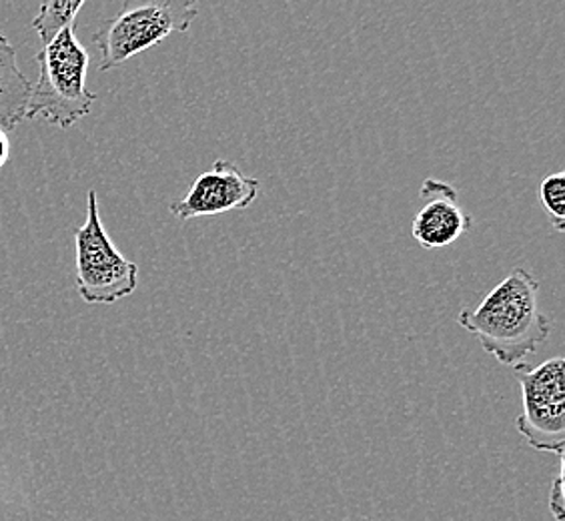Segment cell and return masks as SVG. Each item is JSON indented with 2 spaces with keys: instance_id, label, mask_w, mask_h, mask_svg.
<instances>
[{
  "instance_id": "obj_1",
  "label": "cell",
  "mask_w": 565,
  "mask_h": 521,
  "mask_svg": "<svg viewBox=\"0 0 565 521\" xmlns=\"http://www.w3.org/2000/svg\"><path fill=\"white\" fill-rule=\"evenodd\" d=\"M537 295L540 281L523 267H515L476 309H461L457 323L501 365L518 368L552 333V323L542 313Z\"/></svg>"
},
{
  "instance_id": "obj_2",
  "label": "cell",
  "mask_w": 565,
  "mask_h": 521,
  "mask_svg": "<svg viewBox=\"0 0 565 521\" xmlns=\"http://www.w3.org/2000/svg\"><path fill=\"white\" fill-rule=\"evenodd\" d=\"M39 78L31 87L24 119H43L61 129H71L85 119L97 95L87 88L90 56L78 43L75 26L66 29L36 55Z\"/></svg>"
},
{
  "instance_id": "obj_3",
  "label": "cell",
  "mask_w": 565,
  "mask_h": 521,
  "mask_svg": "<svg viewBox=\"0 0 565 521\" xmlns=\"http://www.w3.org/2000/svg\"><path fill=\"white\" fill-rule=\"evenodd\" d=\"M199 7L191 0H145L125 2L120 11L98 26L93 36L100 53L98 68L113 71L132 56L163 43L174 33H186Z\"/></svg>"
},
{
  "instance_id": "obj_4",
  "label": "cell",
  "mask_w": 565,
  "mask_h": 521,
  "mask_svg": "<svg viewBox=\"0 0 565 521\" xmlns=\"http://www.w3.org/2000/svg\"><path fill=\"white\" fill-rule=\"evenodd\" d=\"M75 285L88 305H113L139 287V265L120 253L98 213L95 189L87 195V217L75 231Z\"/></svg>"
},
{
  "instance_id": "obj_5",
  "label": "cell",
  "mask_w": 565,
  "mask_h": 521,
  "mask_svg": "<svg viewBox=\"0 0 565 521\" xmlns=\"http://www.w3.org/2000/svg\"><path fill=\"white\" fill-rule=\"evenodd\" d=\"M513 371L522 385L523 395V412L515 422L518 432L533 449L564 456V358H550L535 368L522 363Z\"/></svg>"
},
{
  "instance_id": "obj_6",
  "label": "cell",
  "mask_w": 565,
  "mask_h": 521,
  "mask_svg": "<svg viewBox=\"0 0 565 521\" xmlns=\"http://www.w3.org/2000/svg\"><path fill=\"white\" fill-rule=\"evenodd\" d=\"M262 181L243 173L239 167L225 159L199 174L185 196L171 203V213L181 221L213 217L228 211H241L253 205L259 195Z\"/></svg>"
},
{
  "instance_id": "obj_7",
  "label": "cell",
  "mask_w": 565,
  "mask_h": 521,
  "mask_svg": "<svg viewBox=\"0 0 565 521\" xmlns=\"http://www.w3.org/2000/svg\"><path fill=\"white\" fill-rule=\"evenodd\" d=\"M422 196L427 199L412 223V235L424 249H441L456 243L473 225V217L457 205V191L446 181L425 179Z\"/></svg>"
},
{
  "instance_id": "obj_8",
  "label": "cell",
  "mask_w": 565,
  "mask_h": 521,
  "mask_svg": "<svg viewBox=\"0 0 565 521\" xmlns=\"http://www.w3.org/2000/svg\"><path fill=\"white\" fill-rule=\"evenodd\" d=\"M31 87V81L17 63V49L0 34V129L9 132L24 120Z\"/></svg>"
},
{
  "instance_id": "obj_9",
  "label": "cell",
  "mask_w": 565,
  "mask_h": 521,
  "mask_svg": "<svg viewBox=\"0 0 565 521\" xmlns=\"http://www.w3.org/2000/svg\"><path fill=\"white\" fill-rule=\"evenodd\" d=\"M85 7V0H51L41 4L31 26L39 34L43 46L53 43L58 34L75 26L76 17Z\"/></svg>"
},
{
  "instance_id": "obj_10",
  "label": "cell",
  "mask_w": 565,
  "mask_h": 521,
  "mask_svg": "<svg viewBox=\"0 0 565 521\" xmlns=\"http://www.w3.org/2000/svg\"><path fill=\"white\" fill-rule=\"evenodd\" d=\"M540 199L544 205L545 215L550 219V225L564 233L565 225V173L547 174L540 185Z\"/></svg>"
},
{
  "instance_id": "obj_11",
  "label": "cell",
  "mask_w": 565,
  "mask_h": 521,
  "mask_svg": "<svg viewBox=\"0 0 565 521\" xmlns=\"http://www.w3.org/2000/svg\"><path fill=\"white\" fill-rule=\"evenodd\" d=\"M552 510H554L555 520L564 521V461H562V471L555 478L554 489H552Z\"/></svg>"
},
{
  "instance_id": "obj_12",
  "label": "cell",
  "mask_w": 565,
  "mask_h": 521,
  "mask_svg": "<svg viewBox=\"0 0 565 521\" xmlns=\"http://www.w3.org/2000/svg\"><path fill=\"white\" fill-rule=\"evenodd\" d=\"M11 157V141H9V132L0 129V169L7 164Z\"/></svg>"
}]
</instances>
